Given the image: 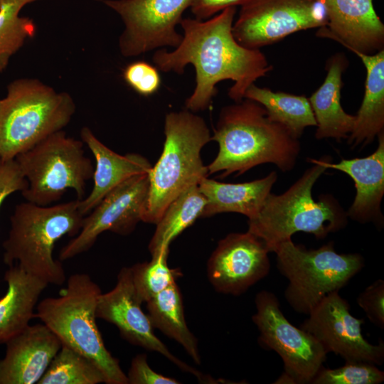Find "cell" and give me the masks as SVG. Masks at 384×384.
Instances as JSON below:
<instances>
[{
	"instance_id": "1",
	"label": "cell",
	"mask_w": 384,
	"mask_h": 384,
	"mask_svg": "<svg viewBox=\"0 0 384 384\" xmlns=\"http://www.w3.org/2000/svg\"><path fill=\"white\" fill-rule=\"evenodd\" d=\"M235 12L232 6L206 20L182 18L179 46L171 51L159 49L152 56L156 68L164 73L182 74L186 65H193L196 86L185 102L192 112L210 106L220 81H233L228 95L240 102L247 88L273 68L260 49L247 48L235 40L232 33Z\"/></svg>"
},
{
	"instance_id": "2",
	"label": "cell",
	"mask_w": 384,
	"mask_h": 384,
	"mask_svg": "<svg viewBox=\"0 0 384 384\" xmlns=\"http://www.w3.org/2000/svg\"><path fill=\"white\" fill-rule=\"evenodd\" d=\"M218 144L214 160L207 166L208 176H240L252 168L273 164L283 172L294 167L301 150L299 138L271 119L263 106L247 98L223 107L211 141Z\"/></svg>"
},
{
	"instance_id": "3",
	"label": "cell",
	"mask_w": 384,
	"mask_h": 384,
	"mask_svg": "<svg viewBox=\"0 0 384 384\" xmlns=\"http://www.w3.org/2000/svg\"><path fill=\"white\" fill-rule=\"evenodd\" d=\"M84 217L78 199L49 206L28 201L17 204L2 245L4 262L16 264L48 284L62 285L65 272L61 261L53 257L54 247L63 236L77 235Z\"/></svg>"
},
{
	"instance_id": "4",
	"label": "cell",
	"mask_w": 384,
	"mask_h": 384,
	"mask_svg": "<svg viewBox=\"0 0 384 384\" xmlns=\"http://www.w3.org/2000/svg\"><path fill=\"white\" fill-rule=\"evenodd\" d=\"M327 169L319 164L306 169L285 192L270 193L258 214L248 220V231L260 238L269 252L298 232L324 239L347 225L346 212L330 194L315 201L312 188Z\"/></svg>"
},
{
	"instance_id": "5",
	"label": "cell",
	"mask_w": 384,
	"mask_h": 384,
	"mask_svg": "<svg viewBox=\"0 0 384 384\" xmlns=\"http://www.w3.org/2000/svg\"><path fill=\"white\" fill-rule=\"evenodd\" d=\"M164 134L161 155L149 174L144 223L156 224L174 199L208 176L201 151L211 135L201 117L188 110L169 112L165 117Z\"/></svg>"
},
{
	"instance_id": "6",
	"label": "cell",
	"mask_w": 384,
	"mask_h": 384,
	"mask_svg": "<svg viewBox=\"0 0 384 384\" xmlns=\"http://www.w3.org/2000/svg\"><path fill=\"white\" fill-rule=\"evenodd\" d=\"M100 287L85 273H75L57 297L37 304L34 318L39 319L60 339L62 345L82 354L101 370L107 384H127L117 358L106 348L96 324Z\"/></svg>"
},
{
	"instance_id": "7",
	"label": "cell",
	"mask_w": 384,
	"mask_h": 384,
	"mask_svg": "<svg viewBox=\"0 0 384 384\" xmlns=\"http://www.w3.org/2000/svg\"><path fill=\"white\" fill-rule=\"evenodd\" d=\"M70 94L35 78L10 82L0 100V159H14L50 134L63 130L75 112Z\"/></svg>"
},
{
	"instance_id": "8",
	"label": "cell",
	"mask_w": 384,
	"mask_h": 384,
	"mask_svg": "<svg viewBox=\"0 0 384 384\" xmlns=\"http://www.w3.org/2000/svg\"><path fill=\"white\" fill-rule=\"evenodd\" d=\"M277 267L288 280L287 303L297 312L309 315L329 294L338 292L364 267L358 253H338L329 242L317 249L295 245L292 239L274 250Z\"/></svg>"
},
{
	"instance_id": "9",
	"label": "cell",
	"mask_w": 384,
	"mask_h": 384,
	"mask_svg": "<svg viewBox=\"0 0 384 384\" xmlns=\"http://www.w3.org/2000/svg\"><path fill=\"white\" fill-rule=\"evenodd\" d=\"M84 143L63 131L55 132L14 159L28 181L21 191L26 201L46 206L58 201L73 189L80 201L95 168Z\"/></svg>"
},
{
	"instance_id": "10",
	"label": "cell",
	"mask_w": 384,
	"mask_h": 384,
	"mask_svg": "<svg viewBox=\"0 0 384 384\" xmlns=\"http://www.w3.org/2000/svg\"><path fill=\"white\" fill-rule=\"evenodd\" d=\"M255 303L252 321L260 332L259 343L283 361L284 373L275 383H311L323 367L326 351L314 336L287 320L272 292L260 291Z\"/></svg>"
},
{
	"instance_id": "11",
	"label": "cell",
	"mask_w": 384,
	"mask_h": 384,
	"mask_svg": "<svg viewBox=\"0 0 384 384\" xmlns=\"http://www.w3.org/2000/svg\"><path fill=\"white\" fill-rule=\"evenodd\" d=\"M326 24L319 0H247L240 6L232 33L241 46L260 49L292 33Z\"/></svg>"
},
{
	"instance_id": "12",
	"label": "cell",
	"mask_w": 384,
	"mask_h": 384,
	"mask_svg": "<svg viewBox=\"0 0 384 384\" xmlns=\"http://www.w3.org/2000/svg\"><path fill=\"white\" fill-rule=\"evenodd\" d=\"M116 12L124 28L119 48L124 57H135L152 50L181 43L183 35L176 27L192 0H100Z\"/></svg>"
},
{
	"instance_id": "13",
	"label": "cell",
	"mask_w": 384,
	"mask_h": 384,
	"mask_svg": "<svg viewBox=\"0 0 384 384\" xmlns=\"http://www.w3.org/2000/svg\"><path fill=\"white\" fill-rule=\"evenodd\" d=\"M149 186V173L136 174L110 191L83 218L82 228L59 252L64 261L88 251L105 231L126 235L142 220Z\"/></svg>"
},
{
	"instance_id": "14",
	"label": "cell",
	"mask_w": 384,
	"mask_h": 384,
	"mask_svg": "<svg viewBox=\"0 0 384 384\" xmlns=\"http://www.w3.org/2000/svg\"><path fill=\"white\" fill-rule=\"evenodd\" d=\"M308 316L299 327L314 336L327 353L341 356L346 363H383V341L374 345L365 339L364 319L351 314L348 301L338 292L326 296Z\"/></svg>"
},
{
	"instance_id": "15",
	"label": "cell",
	"mask_w": 384,
	"mask_h": 384,
	"mask_svg": "<svg viewBox=\"0 0 384 384\" xmlns=\"http://www.w3.org/2000/svg\"><path fill=\"white\" fill-rule=\"evenodd\" d=\"M132 279L130 267H122L116 285L97 298L95 315L115 325L121 335L134 345L156 351L165 356L181 370L190 373L200 380L204 376L173 355L166 346L154 333L150 319L142 309Z\"/></svg>"
},
{
	"instance_id": "16",
	"label": "cell",
	"mask_w": 384,
	"mask_h": 384,
	"mask_svg": "<svg viewBox=\"0 0 384 384\" xmlns=\"http://www.w3.org/2000/svg\"><path fill=\"white\" fill-rule=\"evenodd\" d=\"M269 250L252 233H233L220 240L208 262L215 289L238 296L265 277L270 270Z\"/></svg>"
},
{
	"instance_id": "17",
	"label": "cell",
	"mask_w": 384,
	"mask_h": 384,
	"mask_svg": "<svg viewBox=\"0 0 384 384\" xmlns=\"http://www.w3.org/2000/svg\"><path fill=\"white\" fill-rule=\"evenodd\" d=\"M327 24L317 36L331 38L352 52L374 54L384 48V24L373 0H319Z\"/></svg>"
},
{
	"instance_id": "18",
	"label": "cell",
	"mask_w": 384,
	"mask_h": 384,
	"mask_svg": "<svg viewBox=\"0 0 384 384\" xmlns=\"http://www.w3.org/2000/svg\"><path fill=\"white\" fill-rule=\"evenodd\" d=\"M378 139L376 150L366 157L343 159L336 164L332 162L331 156L306 160L348 175L354 181L356 194L346 211L347 216L361 223H373L381 229L383 226L381 202L384 195V132Z\"/></svg>"
},
{
	"instance_id": "19",
	"label": "cell",
	"mask_w": 384,
	"mask_h": 384,
	"mask_svg": "<svg viewBox=\"0 0 384 384\" xmlns=\"http://www.w3.org/2000/svg\"><path fill=\"white\" fill-rule=\"evenodd\" d=\"M0 360V384H33L60 349L61 341L43 323L28 325L6 343Z\"/></svg>"
},
{
	"instance_id": "20",
	"label": "cell",
	"mask_w": 384,
	"mask_h": 384,
	"mask_svg": "<svg viewBox=\"0 0 384 384\" xmlns=\"http://www.w3.org/2000/svg\"><path fill=\"white\" fill-rule=\"evenodd\" d=\"M80 138L96 162L92 189L86 198L79 201L80 210L85 216L114 188L136 174H149L152 166L139 154H117L102 143L87 127L81 129Z\"/></svg>"
},
{
	"instance_id": "21",
	"label": "cell",
	"mask_w": 384,
	"mask_h": 384,
	"mask_svg": "<svg viewBox=\"0 0 384 384\" xmlns=\"http://www.w3.org/2000/svg\"><path fill=\"white\" fill-rule=\"evenodd\" d=\"M6 294L0 299V343L23 330L34 318L41 293L48 284L15 264L5 272Z\"/></svg>"
},
{
	"instance_id": "22",
	"label": "cell",
	"mask_w": 384,
	"mask_h": 384,
	"mask_svg": "<svg viewBox=\"0 0 384 384\" xmlns=\"http://www.w3.org/2000/svg\"><path fill=\"white\" fill-rule=\"evenodd\" d=\"M277 179L274 171L264 178L240 183H223L205 177L198 184L207 201L201 217L234 212L252 219L258 214Z\"/></svg>"
},
{
	"instance_id": "23",
	"label": "cell",
	"mask_w": 384,
	"mask_h": 384,
	"mask_svg": "<svg viewBox=\"0 0 384 384\" xmlns=\"http://www.w3.org/2000/svg\"><path fill=\"white\" fill-rule=\"evenodd\" d=\"M346 65L341 55H334L323 84L309 98L316 122L317 139L341 141L347 139L353 129L355 115L346 112L341 104L342 73Z\"/></svg>"
},
{
	"instance_id": "24",
	"label": "cell",
	"mask_w": 384,
	"mask_h": 384,
	"mask_svg": "<svg viewBox=\"0 0 384 384\" xmlns=\"http://www.w3.org/2000/svg\"><path fill=\"white\" fill-rule=\"evenodd\" d=\"M366 70L365 92L348 144L353 149L370 144L384 132V49L374 54L353 52Z\"/></svg>"
},
{
	"instance_id": "25",
	"label": "cell",
	"mask_w": 384,
	"mask_h": 384,
	"mask_svg": "<svg viewBox=\"0 0 384 384\" xmlns=\"http://www.w3.org/2000/svg\"><path fill=\"white\" fill-rule=\"evenodd\" d=\"M152 326L180 343L193 361L201 363L198 341L184 318L181 294L174 283L146 302Z\"/></svg>"
},
{
	"instance_id": "26",
	"label": "cell",
	"mask_w": 384,
	"mask_h": 384,
	"mask_svg": "<svg viewBox=\"0 0 384 384\" xmlns=\"http://www.w3.org/2000/svg\"><path fill=\"white\" fill-rule=\"evenodd\" d=\"M247 98L260 104L270 118L287 127L299 138L306 127H316V119L308 98L251 85L245 93Z\"/></svg>"
},
{
	"instance_id": "27",
	"label": "cell",
	"mask_w": 384,
	"mask_h": 384,
	"mask_svg": "<svg viewBox=\"0 0 384 384\" xmlns=\"http://www.w3.org/2000/svg\"><path fill=\"white\" fill-rule=\"evenodd\" d=\"M207 201L195 185L174 199L166 208L149 244L152 255L169 250V245L180 233L201 216Z\"/></svg>"
},
{
	"instance_id": "28",
	"label": "cell",
	"mask_w": 384,
	"mask_h": 384,
	"mask_svg": "<svg viewBox=\"0 0 384 384\" xmlns=\"http://www.w3.org/2000/svg\"><path fill=\"white\" fill-rule=\"evenodd\" d=\"M105 383L104 375L90 359L62 345L38 384Z\"/></svg>"
},
{
	"instance_id": "29",
	"label": "cell",
	"mask_w": 384,
	"mask_h": 384,
	"mask_svg": "<svg viewBox=\"0 0 384 384\" xmlns=\"http://www.w3.org/2000/svg\"><path fill=\"white\" fill-rule=\"evenodd\" d=\"M39 0H4L0 4V73L10 58L36 33V26L28 17L20 16L23 6Z\"/></svg>"
},
{
	"instance_id": "30",
	"label": "cell",
	"mask_w": 384,
	"mask_h": 384,
	"mask_svg": "<svg viewBox=\"0 0 384 384\" xmlns=\"http://www.w3.org/2000/svg\"><path fill=\"white\" fill-rule=\"evenodd\" d=\"M169 250L152 255L149 262L137 263L130 267L132 282L138 299L146 302L157 294L176 282L181 276L179 269L167 265Z\"/></svg>"
},
{
	"instance_id": "31",
	"label": "cell",
	"mask_w": 384,
	"mask_h": 384,
	"mask_svg": "<svg viewBox=\"0 0 384 384\" xmlns=\"http://www.w3.org/2000/svg\"><path fill=\"white\" fill-rule=\"evenodd\" d=\"M384 372L375 364L365 362L346 363L341 367L319 370L311 384H379Z\"/></svg>"
},
{
	"instance_id": "32",
	"label": "cell",
	"mask_w": 384,
	"mask_h": 384,
	"mask_svg": "<svg viewBox=\"0 0 384 384\" xmlns=\"http://www.w3.org/2000/svg\"><path fill=\"white\" fill-rule=\"evenodd\" d=\"M127 84L142 96L155 93L161 85V77L156 67L145 61H135L123 70Z\"/></svg>"
},
{
	"instance_id": "33",
	"label": "cell",
	"mask_w": 384,
	"mask_h": 384,
	"mask_svg": "<svg viewBox=\"0 0 384 384\" xmlns=\"http://www.w3.org/2000/svg\"><path fill=\"white\" fill-rule=\"evenodd\" d=\"M357 303L368 319L384 329V281L378 279L367 287L358 297Z\"/></svg>"
},
{
	"instance_id": "34",
	"label": "cell",
	"mask_w": 384,
	"mask_h": 384,
	"mask_svg": "<svg viewBox=\"0 0 384 384\" xmlns=\"http://www.w3.org/2000/svg\"><path fill=\"white\" fill-rule=\"evenodd\" d=\"M28 181L15 159H0V208L5 199L16 191H23Z\"/></svg>"
},
{
	"instance_id": "35",
	"label": "cell",
	"mask_w": 384,
	"mask_h": 384,
	"mask_svg": "<svg viewBox=\"0 0 384 384\" xmlns=\"http://www.w3.org/2000/svg\"><path fill=\"white\" fill-rule=\"evenodd\" d=\"M130 384H178L177 380L159 374L152 370L145 354H138L132 361L128 374Z\"/></svg>"
},
{
	"instance_id": "36",
	"label": "cell",
	"mask_w": 384,
	"mask_h": 384,
	"mask_svg": "<svg viewBox=\"0 0 384 384\" xmlns=\"http://www.w3.org/2000/svg\"><path fill=\"white\" fill-rule=\"evenodd\" d=\"M247 0H192L190 9L196 19L206 20L226 8L241 6Z\"/></svg>"
},
{
	"instance_id": "37",
	"label": "cell",
	"mask_w": 384,
	"mask_h": 384,
	"mask_svg": "<svg viewBox=\"0 0 384 384\" xmlns=\"http://www.w3.org/2000/svg\"><path fill=\"white\" fill-rule=\"evenodd\" d=\"M3 1H4V0H0V4H1V3Z\"/></svg>"
}]
</instances>
